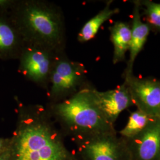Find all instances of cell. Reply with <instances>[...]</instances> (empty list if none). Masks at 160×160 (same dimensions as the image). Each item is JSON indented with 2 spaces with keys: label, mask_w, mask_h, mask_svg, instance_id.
I'll return each mask as SVG.
<instances>
[{
  "label": "cell",
  "mask_w": 160,
  "mask_h": 160,
  "mask_svg": "<svg viewBox=\"0 0 160 160\" xmlns=\"http://www.w3.org/2000/svg\"><path fill=\"white\" fill-rule=\"evenodd\" d=\"M112 2V1H108L103 10L98 12L83 26L78 34L77 39L78 42L85 43L92 40L95 37L103 23L119 12V9L118 8H111Z\"/></svg>",
  "instance_id": "13"
},
{
  "label": "cell",
  "mask_w": 160,
  "mask_h": 160,
  "mask_svg": "<svg viewBox=\"0 0 160 160\" xmlns=\"http://www.w3.org/2000/svg\"><path fill=\"white\" fill-rule=\"evenodd\" d=\"M125 141L131 160H160V119L152 118L141 133Z\"/></svg>",
  "instance_id": "8"
},
{
  "label": "cell",
  "mask_w": 160,
  "mask_h": 160,
  "mask_svg": "<svg viewBox=\"0 0 160 160\" xmlns=\"http://www.w3.org/2000/svg\"><path fill=\"white\" fill-rule=\"evenodd\" d=\"M14 8L12 19L25 45L65 51V22L59 7L46 1L24 0L16 2Z\"/></svg>",
  "instance_id": "2"
},
{
  "label": "cell",
  "mask_w": 160,
  "mask_h": 160,
  "mask_svg": "<svg viewBox=\"0 0 160 160\" xmlns=\"http://www.w3.org/2000/svg\"><path fill=\"white\" fill-rule=\"evenodd\" d=\"M11 138H0V155L10 148Z\"/></svg>",
  "instance_id": "16"
},
{
  "label": "cell",
  "mask_w": 160,
  "mask_h": 160,
  "mask_svg": "<svg viewBox=\"0 0 160 160\" xmlns=\"http://www.w3.org/2000/svg\"><path fill=\"white\" fill-rule=\"evenodd\" d=\"M141 4L143 6V13L149 23L160 32V3L143 1Z\"/></svg>",
  "instance_id": "15"
},
{
  "label": "cell",
  "mask_w": 160,
  "mask_h": 160,
  "mask_svg": "<svg viewBox=\"0 0 160 160\" xmlns=\"http://www.w3.org/2000/svg\"><path fill=\"white\" fill-rule=\"evenodd\" d=\"M94 89L84 86L72 96L46 106L63 135L73 141L115 131L97 104Z\"/></svg>",
  "instance_id": "3"
},
{
  "label": "cell",
  "mask_w": 160,
  "mask_h": 160,
  "mask_svg": "<svg viewBox=\"0 0 160 160\" xmlns=\"http://www.w3.org/2000/svg\"><path fill=\"white\" fill-rule=\"evenodd\" d=\"M141 2L139 1H134L133 14L131 28V40L129 49V58L127 62L125 76V78L133 74V67L135 59L139 52L143 49L149 33V26L143 23L141 15Z\"/></svg>",
  "instance_id": "10"
},
{
  "label": "cell",
  "mask_w": 160,
  "mask_h": 160,
  "mask_svg": "<svg viewBox=\"0 0 160 160\" xmlns=\"http://www.w3.org/2000/svg\"><path fill=\"white\" fill-rule=\"evenodd\" d=\"M86 68L82 63L69 59L65 51L55 59L48 90L50 103H57L72 96L86 86Z\"/></svg>",
  "instance_id": "4"
},
{
  "label": "cell",
  "mask_w": 160,
  "mask_h": 160,
  "mask_svg": "<svg viewBox=\"0 0 160 160\" xmlns=\"http://www.w3.org/2000/svg\"><path fill=\"white\" fill-rule=\"evenodd\" d=\"M97 104L109 122L114 125L119 114L133 104L128 87L124 82L118 88L106 92L94 89Z\"/></svg>",
  "instance_id": "9"
},
{
  "label": "cell",
  "mask_w": 160,
  "mask_h": 160,
  "mask_svg": "<svg viewBox=\"0 0 160 160\" xmlns=\"http://www.w3.org/2000/svg\"><path fill=\"white\" fill-rule=\"evenodd\" d=\"M59 53L40 46L24 45L18 58L20 73L26 80L48 92L52 71Z\"/></svg>",
  "instance_id": "6"
},
{
  "label": "cell",
  "mask_w": 160,
  "mask_h": 160,
  "mask_svg": "<svg viewBox=\"0 0 160 160\" xmlns=\"http://www.w3.org/2000/svg\"><path fill=\"white\" fill-rule=\"evenodd\" d=\"M80 160H131L126 141L116 132H108L74 141Z\"/></svg>",
  "instance_id": "5"
},
{
  "label": "cell",
  "mask_w": 160,
  "mask_h": 160,
  "mask_svg": "<svg viewBox=\"0 0 160 160\" xmlns=\"http://www.w3.org/2000/svg\"><path fill=\"white\" fill-rule=\"evenodd\" d=\"M16 2L12 1H7V0H0V10H4L10 6H13Z\"/></svg>",
  "instance_id": "17"
},
{
  "label": "cell",
  "mask_w": 160,
  "mask_h": 160,
  "mask_svg": "<svg viewBox=\"0 0 160 160\" xmlns=\"http://www.w3.org/2000/svg\"><path fill=\"white\" fill-rule=\"evenodd\" d=\"M0 160H12L10 149L3 154L0 155Z\"/></svg>",
  "instance_id": "18"
},
{
  "label": "cell",
  "mask_w": 160,
  "mask_h": 160,
  "mask_svg": "<svg viewBox=\"0 0 160 160\" xmlns=\"http://www.w3.org/2000/svg\"><path fill=\"white\" fill-rule=\"evenodd\" d=\"M124 82L138 110L150 118L160 119V81L132 74L125 78Z\"/></svg>",
  "instance_id": "7"
},
{
  "label": "cell",
  "mask_w": 160,
  "mask_h": 160,
  "mask_svg": "<svg viewBox=\"0 0 160 160\" xmlns=\"http://www.w3.org/2000/svg\"><path fill=\"white\" fill-rule=\"evenodd\" d=\"M47 107L20 104L11 138L12 160H80L67 148Z\"/></svg>",
  "instance_id": "1"
},
{
  "label": "cell",
  "mask_w": 160,
  "mask_h": 160,
  "mask_svg": "<svg viewBox=\"0 0 160 160\" xmlns=\"http://www.w3.org/2000/svg\"><path fill=\"white\" fill-rule=\"evenodd\" d=\"M110 40L114 48L113 63L124 61L126 52L129 51L131 40V28L128 23L117 22L109 28Z\"/></svg>",
  "instance_id": "12"
},
{
  "label": "cell",
  "mask_w": 160,
  "mask_h": 160,
  "mask_svg": "<svg viewBox=\"0 0 160 160\" xmlns=\"http://www.w3.org/2000/svg\"><path fill=\"white\" fill-rule=\"evenodd\" d=\"M24 45L12 19L0 17V58H18Z\"/></svg>",
  "instance_id": "11"
},
{
  "label": "cell",
  "mask_w": 160,
  "mask_h": 160,
  "mask_svg": "<svg viewBox=\"0 0 160 160\" xmlns=\"http://www.w3.org/2000/svg\"><path fill=\"white\" fill-rule=\"evenodd\" d=\"M152 119L137 109L130 114L126 126L119 132L120 136L125 140L137 136L147 127Z\"/></svg>",
  "instance_id": "14"
}]
</instances>
